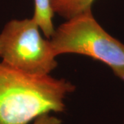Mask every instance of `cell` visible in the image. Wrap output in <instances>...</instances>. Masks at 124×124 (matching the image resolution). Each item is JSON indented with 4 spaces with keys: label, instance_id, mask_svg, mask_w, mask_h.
<instances>
[{
    "label": "cell",
    "instance_id": "6da1fadb",
    "mask_svg": "<svg viewBox=\"0 0 124 124\" xmlns=\"http://www.w3.org/2000/svg\"><path fill=\"white\" fill-rule=\"evenodd\" d=\"M75 89L68 80L28 75L0 60V124H29L45 113L63 112Z\"/></svg>",
    "mask_w": 124,
    "mask_h": 124
},
{
    "label": "cell",
    "instance_id": "7a4b0ae2",
    "mask_svg": "<svg viewBox=\"0 0 124 124\" xmlns=\"http://www.w3.org/2000/svg\"><path fill=\"white\" fill-rule=\"evenodd\" d=\"M54 54L85 55L106 64L124 81V44L105 31L92 10L67 19L49 39Z\"/></svg>",
    "mask_w": 124,
    "mask_h": 124
},
{
    "label": "cell",
    "instance_id": "3957f363",
    "mask_svg": "<svg viewBox=\"0 0 124 124\" xmlns=\"http://www.w3.org/2000/svg\"><path fill=\"white\" fill-rule=\"evenodd\" d=\"M41 32L32 17L8 22L0 33L1 61L28 75H50L57 56Z\"/></svg>",
    "mask_w": 124,
    "mask_h": 124
},
{
    "label": "cell",
    "instance_id": "277c9868",
    "mask_svg": "<svg viewBox=\"0 0 124 124\" xmlns=\"http://www.w3.org/2000/svg\"><path fill=\"white\" fill-rule=\"evenodd\" d=\"M54 14L69 19L92 10L95 0H50Z\"/></svg>",
    "mask_w": 124,
    "mask_h": 124
},
{
    "label": "cell",
    "instance_id": "5b68a950",
    "mask_svg": "<svg viewBox=\"0 0 124 124\" xmlns=\"http://www.w3.org/2000/svg\"><path fill=\"white\" fill-rule=\"evenodd\" d=\"M54 15L50 0H34L32 18L47 39L52 37L55 30L53 24Z\"/></svg>",
    "mask_w": 124,
    "mask_h": 124
},
{
    "label": "cell",
    "instance_id": "8992f818",
    "mask_svg": "<svg viewBox=\"0 0 124 124\" xmlns=\"http://www.w3.org/2000/svg\"><path fill=\"white\" fill-rule=\"evenodd\" d=\"M62 120L51 113H45L37 117L32 124H62Z\"/></svg>",
    "mask_w": 124,
    "mask_h": 124
},
{
    "label": "cell",
    "instance_id": "52a82bcc",
    "mask_svg": "<svg viewBox=\"0 0 124 124\" xmlns=\"http://www.w3.org/2000/svg\"></svg>",
    "mask_w": 124,
    "mask_h": 124
}]
</instances>
